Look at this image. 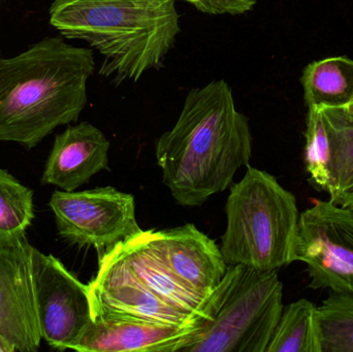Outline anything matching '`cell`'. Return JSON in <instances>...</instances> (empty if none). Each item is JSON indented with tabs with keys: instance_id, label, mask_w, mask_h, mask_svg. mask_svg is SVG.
Returning <instances> with one entry per match:
<instances>
[{
	"instance_id": "4fadbf2b",
	"label": "cell",
	"mask_w": 353,
	"mask_h": 352,
	"mask_svg": "<svg viewBox=\"0 0 353 352\" xmlns=\"http://www.w3.org/2000/svg\"><path fill=\"white\" fill-rule=\"evenodd\" d=\"M110 147L105 134L89 122L68 126L54 140L41 184L76 191L99 172L109 171Z\"/></svg>"
},
{
	"instance_id": "277c9868",
	"label": "cell",
	"mask_w": 353,
	"mask_h": 352,
	"mask_svg": "<svg viewBox=\"0 0 353 352\" xmlns=\"http://www.w3.org/2000/svg\"><path fill=\"white\" fill-rule=\"evenodd\" d=\"M221 251L228 266L278 271L294 262L298 239L296 198L274 176L247 167L226 200Z\"/></svg>"
},
{
	"instance_id": "7402d4cb",
	"label": "cell",
	"mask_w": 353,
	"mask_h": 352,
	"mask_svg": "<svg viewBox=\"0 0 353 352\" xmlns=\"http://www.w3.org/2000/svg\"><path fill=\"white\" fill-rule=\"evenodd\" d=\"M340 205H342V206L345 207V208L350 209V210L353 211V191L346 194V196H344L343 198H342Z\"/></svg>"
},
{
	"instance_id": "9c48e42d",
	"label": "cell",
	"mask_w": 353,
	"mask_h": 352,
	"mask_svg": "<svg viewBox=\"0 0 353 352\" xmlns=\"http://www.w3.org/2000/svg\"><path fill=\"white\" fill-rule=\"evenodd\" d=\"M27 238L0 246V344L8 352H33L41 346L32 250Z\"/></svg>"
},
{
	"instance_id": "7c38bea8",
	"label": "cell",
	"mask_w": 353,
	"mask_h": 352,
	"mask_svg": "<svg viewBox=\"0 0 353 352\" xmlns=\"http://www.w3.org/2000/svg\"><path fill=\"white\" fill-rule=\"evenodd\" d=\"M92 313L93 322L72 351L180 352L196 332L199 324L171 326L101 311Z\"/></svg>"
},
{
	"instance_id": "8992f818",
	"label": "cell",
	"mask_w": 353,
	"mask_h": 352,
	"mask_svg": "<svg viewBox=\"0 0 353 352\" xmlns=\"http://www.w3.org/2000/svg\"><path fill=\"white\" fill-rule=\"evenodd\" d=\"M294 262L306 265L311 289L353 297V211L314 200L300 215Z\"/></svg>"
},
{
	"instance_id": "5b68a950",
	"label": "cell",
	"mask_w": 353,
	"mask_h": 352,
	"mask_svg": "<svg viewBox=\"0 0 353 352\" xmlns=\"http://www.w3.org/2000/svg\"><path fill=\"white\" fill-rule=\"evenodd\" d=\"M283 307L277 271L228 266L180 352H265Z\"/></svg>"
},
{
	"instance_id": "6da1fadb",
	"label": "cell",
	"mask_w": 353,
	"mask_h": 352,
	"mask_svg": "<svg viewBox=\"0 0 353 352\" xmlns=\"http://www.w3.org/2000/svg\"><path fill=\"white\" fill-rule=\"evenodd\" d=\"M155 153L163 183L181 206H201L230 187L252 153L248 118L236 110L230 85L218 80L191 89Z\"/></svg>"
},
{
	"instance_id": "7a4b0ae2",
	"label": "cell",
	"mask_w": 353,
	"mask_h": 352,
	"mask_svg": "<svg viewBox=\"0 0 353 352\" xmlns=\"http://www.w3.org/2000/svg\"><path fill=\"white\" fill-rule=\"evenodd\" d=\"M95 70L91 49L46 37L14 57L0 52V142L37 147L86 107Z\"/></svg>"
},
{
	"instance_id": "ba28073f",
	"label": "cell",
	"mask_w": 353,
	"mask_h": 352,
	"mask_svg": "<svg viewBox=\"0 0 353 352\" xmlns=\"http://www.w3.org/2000/svg\"><path fill=\"white\" fill-rule=\"evenodd\" d=\"M37 314L43 340L58 351L74 349L93 322L88 285L52 254L32 250Z\"/></svg>"
},
{
	"instance_id": "8fae6325",
	"label": "cell",
	"mask_w": 353,
	"mask_h": 352,
	"mask_svg": "<svg viewBox=\"0 0 353 352\" xmlns=\"http://www.w3.org/2000/svg\"><path fill=\"white\" fill-rule=\"evenodd\" d=\"M143 236L176 278L205 300L225 275L228 265L220 248L192 223L163 231H143Z\"/></svg>"
},
{
	"instance_id": "ffe728a7",
	"label": "cell",
	"mask_w": 353,
	"mask_h": 352,
	"mask_svg": "<svg viewBox=\"0 0 353 352\" xmlns=\"http://www.w3.org/2000/svg\"><path fill=\"white\" fill-rule=\"evenodd\" d=\"M305 165L315 188L327 192L330 185L331 144L321 110L308 107Z\"/></svg>"
},
{
	"instance_id": "ac0fdd59",
	"label": "cell",
	"mask_w": 353,
	"mask_h": 352,
	"mask_svg": "<svg viewBox=\"0 0 353 352\" xmlns=\"http://www.w3.org/2000/svg\"><path fill=\"white\" fill-rule=\"evenodd\" d=\"M33 219L32 190L0 169V246L14 245L25 239Z\"/></svg>"
},
{
	"instance_id": "5bb4252c",
	"label": "cell",
	"mask_w": 353,
	"mask_h": 352,
	"mask_svg": "<svg viewBox=\"0 0 353 352\" xmlns=\"http://www.w3.org/2000/svg\"><path fill=\"white\" fill-rule=\"evenodd\" d=\"M109 250L145 287L165 303L188 315L203 320L207 300L185 287L155 256L147 244L143 231Z\"/></svg>"
},
{
	"instance_id": "d6986e66",
	"label": "cell",
	"mask_w": 353,
	"mask_h": 352,
	"mask_svg": "<svg viewBox=\"0 0 353 352\" xmlns=\"http://www.w3.org/2000/svg\"><path fill=\"white\" fill-rule=\"evenodd\" d=\"M319 352H353V297L333 293L317 306Z\"/></svg>"
},
{
	"instance_id": "9a60e30c",
	"label": "cell",
	"mask_w": 353,
	"mask_h": 352,
	"mask_svg": "<svg viewBox=\"0 0 353 352\" xmlns=\"http://www.w3.org/2000/svg\"><path fill=\"white\" fill-rule=\"evenodd\" d=\"M302 84L308 107H345L353 101V60L339 56L312 62Z\"/></svg>"
},
{
	"instance_id": "d4e9b609",
	"label": "cell",
	"mask_w": 353,
	"mask_h": 352,
	"mask_svg": "<svg viewBox=\"0 0 353 352\" xmlns=\"http://www.w3.org/2000/svg\"><path fill=\"white\" fill-rule=\"evenodd\" d=\"M0 1H3V0H0Z\"/></svg>"
},
{
	"instance_id": "2e32d148",
	"label": "cell",
	"mask_w": 353,
	"mask_h": 352,
	"mask_svg": "<svg viewBox=\"0 0 353 352\" xmlns=\"http://www.w3.org/2000/svg\"><path fill=\"white\" fill-rule=\"evenodd\" d=\"M331 144L330 200L340 204L353 191V114L345 107L321 110Z\"/></svg>"
},
{
	"instance_id": "3957f363",
	"label": "cell",
	"mask_w": 353,
	"mask_h": 352,
	"mask_svg": "<svg viewBox=\"0 0 353 352\" xmlns=\"http://www.w3.org/2000/svg\"><path fill=\"white\" fill-rule=\"evenodd\" d=\"M49 17L62 37L101 54L99 76L116 86L161 70L180 33L175 0H53Z\"/></svg>"
},
{
	"instance_id": "e0dca14e",
	"label": "cell",
	"mask_w": 353,
	"mask_h": 352,
	"mask_svg": "<svg viewBox=\"0 0 353 352\" xmlns=\"http://www.w3.org/2000/svg\"><path fill=\"white\" fill-rule=\"evenodd\" d=\"M265 352H319L317 306L301 299L283 307Z\"/></svg>"
},
{
	"instance_id": "44dd1931",
	"label": "cell",
	"mask_w": 353,
	"mask_h": 352,
	"mask_svg": "<svg viewBox=\"0 0 353 352\" xmlns=\"http://www.w3.org/2000/svg\"><path fill=\"white\" fill-rule=\"evenodd\" d=\"M192 4L199 12L209 14H246L254 8L257 0H183Z\"/></svg>"
},
{
	"instance_id": "30bf717a",
	"label": "cell",
	"mask_w": 353,
	"mask_h": 352,
	"mask_svg": "<svg viewBox=\"0 0 353 352\" xmlns=\"http://www.w3.org/2000/svg\"><path fill=\"white\" fill-rule=\"evenodd\" d=\"M92 311L171 326H192L201 318L169 305L145 287L110 250L99 256L97 276L88 284Z\"/></svg>"
},
{
	"instance_id": "52a82bcc",
	"label": "cell",
	"mask_w": 353,
	"mask_h": 352,
	"mask_svg": "<svg viewBox=\"0 0 353 352\" xmlns=\"http://www.w3.org/2000/svg\"><path fill=\"white\" fill-rule=\"evenodd\" d=\"M49 206L59 235L81 247L95 248L99 256L143 231L137 221L134 196L111 186L84 191L56 190Z\"/></svg>"
},
{
	"instance_id": "cb8c5ba5",
	"label": "cell",
	"mask_w": 353,
	"mask_h": 352,
	"mask_svg": "<svg viewBox=\"0 0 353 352\" xmlns=\"http://www.w3.org/2000/svg\"><path fill=\"white\" fill-rule=\"evenodd\" d=\"M0 352H8V349L3 345L0 344Z\"/></svg>"
},
{
	"instance_id": "603a6c76",
	"label": "cell",
	"mask_w": 353,
	"mask_h": 352,
	"mask_svg": "<svg viewBox=\"0 0 353 352\" xmlns=\"http://www.w3.org/2000/svg\"><path fill=\"white\" fill-rule=\"evenodd\" d=\"M345 109L347 110V111H350V113L353 114V101L350 103V105H346Z\"/></svg>"
}]
</instances>
